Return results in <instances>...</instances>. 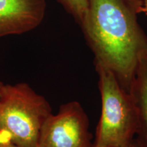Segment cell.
<instances>
[{"label":"cell","mask_w":147,"mask_h":147,"mask_svg":"<svg viewBox=\"0 0 147 147\" xmlns=\"http://www.w3.org/2000/svg\"><path fill=\"white\" fill-rule=\"evenodd\" d=\"M138 113V129L136 139L142 147H147V57L139 62L130 87Z\"/></svg>","instance_id":"obj_6"},{"label":"cell","mask_w":147,"mask_h":147,"mask_svg":"<svg viewBox=\"0 0 147 147\" xmlns=\"http://www.w3.org/2000/svg\"><path fill=\"white\" fill-rule=\"evenodd\" d=\"M52 114L47 99L25 82L5 84L0 93V130L19 147H36Z\"/></svg>","instance_id":"obj_2"},{"label":"cell","mask_w":147,"mask_h":147,"mask_svg":"<svg viewBox=\"0 0 147 147\" xmlns=\"http://www.w3.org/2000/svg\"><path fill=\"white\" fill-rule=\"evenodd\" d=\"M3 85H4V84H3L1 81H0V93H1V89H2V87H3Z\"/></svg>","instance_id":"obj_11"},{"label":"cell","mask_w":147,"mask_h":147,"mask_svg":"<svg viewBox=\"0 0 147 147\" xmlns=\"http://www.w3.org/2000/svg\"><path fill=\"white\" fill-rule=\"evenodd\" d=\"M87 113L76 101L60 106L40 131L36 147H93Z\"/></svg>","instance_id":"obj_4"},{"label":"cell","mask_w":147,"mask_h":147,"mask_svg":"<svg viewBox=\"0 0 147 147\" xmlns=\"http://www.w3.org/2000/svg\"><path fill=\"white\" fill-rule=\"evenodd\" d=\"M46 0H0V38L27 33L45 18Z\"/></svg>","instance_id":"obj_5"},{"label":"cell","mask_w":147,"mask_h":147,"mask_svg":"<svg viewBox=\"0 0 147 147\" xmlns=\"http://www.w3.org/2000/svg\"><path fill=\"white\" fill-rule=\"evenodd\" d=\"M102 111L93 147H127L136 138L138 113L129 92L121 87L112 71L95 66Z\"/></svg>","instance_id":"obj_3"},{"label":"cell","mask_w":147,"mask_h":147,"mask_svg":"<svg viewBox=\"0 0 147 147\" xmlns=\"http://www.w3.org/2000/svg\"><path fill=\"white\" fill-rule=\"evenodd\" d=\"M127 147H142V146L140 144L138 141L135 138L133 140V142H132L131 144H130L128 146H127Z\"/></svg>","instance_id":"obj_9"},{"label":"cell","mask_w":147,"mask_h":147,"mask_svg":"<svg viewBox=\"0 0 147 147\" xmlns=\"http://www.w3.org/2000/svg\"><path fill=\"white\" fill-rule=\"evenodd\" d=\"M67 13L74 18L75 21L80 25L87 12L88 0H57Z\"/></svg>","instance_id":"obj_7"},{"label":"cell","mask_w":147,"mask_h":147,"mask_svg":"<svg viewBox=\"0 0 147 147\" xmlns=\"http://www.w3.org/2000/svg\"><path fill=\"white\" fill-rule=\"evenodd\" d=\"M0 147H19L14 144L2 131L0 130Z\"/></svg>","instance_id":"obj_8"},{"label":"cell","mask_w":147,"mask_h":147,"mask_svg":"<svg viewBox=\"0 0 147 147\" xmlns=\"http://www.w3.org/2000/svg\"><path fill=\"white\" fill-rule=\"evenodd\" d=\"M143 1V9L144 12L147 14V0H142Z\"/></svg>","instance_id":"obj_10"},{"label":"cell","mask_w":147,"mask_h":147,"mask_svg":"<svg viewBox=\"0 0 147 147\" xmlns=\"http://www.w3.org/2000/svg\"><path fill=\"white\" fill-rule=\"evenodd\" d=\"M80 23L95 66L112 71L129 92L139 62L147 57V35L138 22L142 0H88Z\"/></svg>","instance_id":"obj_1"}]
</instances>
